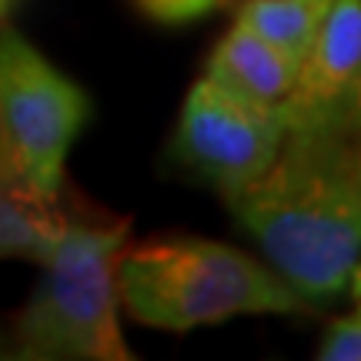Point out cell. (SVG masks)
<instances>
[{"label":"cell","instance_id":"obj_1","mask_svg":"<svg viewBox=\"0 0 361 361\" xmlns=\"http://www.w3.org/2000/svg\"><path fill=\"white\" fill-rule=\"evenodd\" d=\"M268 264L311 308L351 288L361 264V164L351 124L291 128L278 161L228 201Z\"/></svg>","mask_w":361,"mask_h":361},{"label":"cell","instance_id":"obj_2","mask_svg":"<svg viewBox=\"0 0 361 361\" xmlns=\"http://www.w3.org/2000/svg\"><path fill=\"white\" fill-rule=\"evenodd\" d=\"M121 305L147 328L191 331L241 314L314 311L274 268L221 241L180 238L121 251Z\"/></svg>","mask_w":361,"mask_h":361},{"label":"cell","instance_id":"obj_3","mask_svg":"<svg viewBox=\"0 0 361 361\" xmlns=\"http://www.w3.org/2000/svg\"><path fill=\"white\" fill-rule=\"evenodd\" d=\"M128 231L130 218L87 221L67 214L64 238L13 324V358L130 361L117 324V258Z\"/></svg>","mask_w":361,"mask_h":361},{"label":"cell","instance_id":"obj_4","mask_svg":"<svg viewBox=\"0 0 361 361\" xmlns=\"http://www.w3.org/2000/svg\"><path fill=\"white\" fill-rule=\"evenodd\" d=\"M288 134L291 121L284 104L241 97L204 74L184 97L164 161L178 174L218 191L228 204L268 174Z\"/></svg>","mask_w":361,"mask_h":361},{"label":"cell","instance_id":"obj_5","mask_svg":"<svg viewBox=\"0 0 361 361\" xmlns=\"http://www.w3.org/2000/svg\"><path fill=\"white\" fill-rule=\"evenodd\" d=\"M90 117L84 87L61 74L13 27H0V134L13 168L57 201L64 161Z\"/></svg>","mask_w":361,"mask_h":361},{"label":"cell","instance_id":"obj_6","mask_svg":"<svg viewBox=\"0 0 361 361\" xmlns=\"http://www.w3.org/2000/svg\"><path fill=\"white\" fill-rule=\"evenodd\" d=\"M361 84V0H335L308 57L301 61L295 90L284 101L291 128L351 124Z\"/></svg>","mask_w":361,"mask_h":361},{"label":"cell","instance_id":"obj_7","mask_svg":"<svg viewBox=\"0 0 361 361\" xmlns=\"http://www.w3.org/2000/svg\"><path fill=\"white\" fill-rule=\"evenodd\" d=\"M204 74L241 97L261 104H284L298 84L301 61H295L284 47L271 44L258 30L238 20L214 44Z\"/></svg>","mask_w":361,"mask_h":361},{"label":"cell","instance_id":"obj_8","mask_svg":"<svg viewBox=\"0 0 361 361\" xmlns=\"http://www.w3.org/2000/svg\"><path fill=\"white\" fill-rule=\"evenodd\" d=\"M67 211L30 184L13 168L0 164V261L20 258L47 264L64 238Z\"/></svg>","mask_w":361,"mask_h":361},{"label":"cell","instance_id":"obj_9","mask_svg":"<svg viewBox=\"0 0 361 361\" xmlns=\"http://www.w3.org/2000/svg\"><path fill=\"white\" fill-rule=\"evenodd\" d=\"M331 7L335 0H245L238 20L284 47L295 61H305Z\"/></svg>","mask_w":361,"mask_h":361},{"label":"cell","instance_id":"obj_10","mask_svg":"<svg viewBox=\"0 0 361 361\" xmlns=\"http://www.w3.org/2000/svg\"><path fill=\"white\" fill-rule=\"evenodd\" d=\"M322 361H361V308L335 318L318 345Z\"/></svg>","mask_w":361,"mask_h":361},{"label":"cell","instance_id":"obj_11","mask_svg":"<svg viewBox=\"0 0 361 361\" xmlns=\"http://www.w3.org/2000/svg\"><path fill=\"white\" fill-rule=\"evenodd\" d=\"M134 4L144 17H151L154 24L164 27L191 24V20H201L218 7H224V0H134Z\"/></svg>","mask_w":361,"mask_h":361},{"label":"cell","instance_id":"obj_12","mask_svg":"<svg viewBox=\"0 0 361 361\" xmlns=\"http://www.w3.org/2000/svg\"><path fill=\"white\" fill-rule=\"evenodd\" d=\"M351 298H355V308H361V264L351 274Z\"/></svg>","mask_w":361,"mask_h":361},{"label":"cell","instance_id":"obj_13","mask_svg":"<svg viewBox=\"0 0 361 361\" xmlns=\"http://www.w3.org/2000/svg\"><path fill=\"white\" fill-rule=\"evenodd\" d=\"M13 7H17V0H0V27L7 24V17L13 13Z\"/></svg>","mask_w":361,"mask_h":361},{"label":"cell","instance_id":"obj_14","mask_svg":"<svg viewBox=\"0 0 361 361\" xmlns=\"http://www.w3.org/2000/svg\"><path fill=\"white\" fill-rule=\"evenodd\" d=\"M351 121L358 124L361 121V84H358V94H355V107H351Z\"/></svg>","mask_w":361,"mask_h":361},{"label":"cell","instance_id":"obj_15","mask_svg":"<svg viewBox=\"0 0 361 361\" xmlns=\"http://www.w3.org/2000/svg\"><path fill=\"white\" fill-rule=\"evenodd\" d=\"M0 164H13L11 154H7V144H4V134H0Z\"/></svg>","mask_w":361,"mask_h":361},{"label":"cell","instance_id":"obj_16","mask_svg":"<svg viewBox=\"0 0 361 361\" xmlns=\"http://www.w3.org/2000/svg\"><path fill=\"white\" fill-rule=\"evenodd\" d=\"M355 151H358V164H361V121L355 124Z\"/></svg>","mask_w":361,"mask_h":361}]
</instances>
